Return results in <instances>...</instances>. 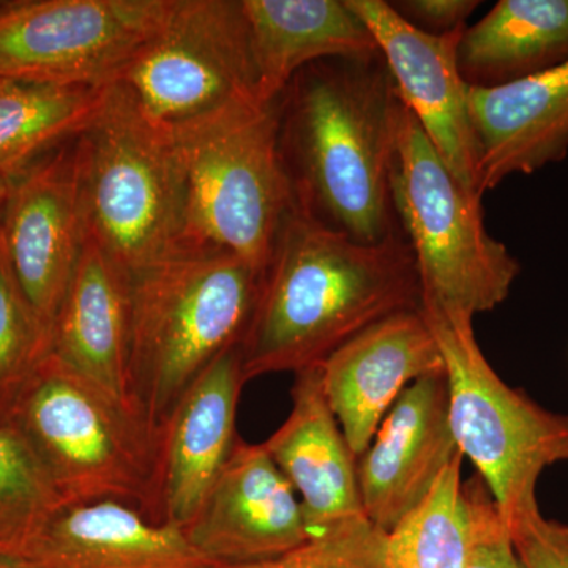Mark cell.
I'll list each match as a JSON object with an SVG mask.
<instances>
[{"instance_id":"1","label":"cell","mask_w":568,"mask_h":568,"mask_svg":"<svg viewBox=\"0 0 568 568\" xmlns=\"http://www.w3.org/2000/svg\"><path fill=\"white\" fill-rule=\"evenodd\" d=\"M418 308L420 278L402 231L364 244L295 204L241 343L245 381L316 368L369 325Z\"/></svg>"},{"instance_id":"2","label":"cell","mask_w":568,"mask_h":568,"mask_svg":"<svg viewBox=\"0 0 568 568\" xmlns=\"http://www.w3.org/2000/svg\"><path fill=\"white\" fill-rule=\"evenodd\" d=\"M403 102L381 54L313 63L280 100L295 203L364 244L398 230L390 178Z\"/></svg>"},{"instance_id":"3","label":"cell","mask_w":568,"mask_h":568,"mask_svg":"<svg viewBox=\"0 0 568 568\" xmlns=\"http://www.w3.org/2000/svg\"><path fill=\"white\" fill-rule=\"evenodd\" d=\"M260 283L241 257L192 248L130 276V402L155 435L194 381L241 345Z\"/></svg>"},{"instance_id":"4","label":"cell","mask_w":568,"mask_h":568,"mask_svg":"<svg viewBox=\"0 0 568 568\" xmlns=\"http://www.w3.org/2000/svg\"><path fill=\"white\" fill-rule=\"evenodd\" d=\"M9 424L63 504L115 500L160 523V439L133 409L48 355Z\"/></svg>"},{"instance_id":"5","label":"cell","mask_w":568,"mask_h":568,"mask_svg":"<svg viewBox=\"0 0 568 568\" xmlns=\"http://www.w3.org/2000/svg\"><path fill=\"white\" fill-rule=\"evenodd\" d=\"M390 194L416 260L422 305L474 320L507 301L521 265L488 233L481 197L452 174L405 104Z\"/></svg>"},{"instance_id":"6","label":"cell","mask_w":568,"mask_h":568,"mask_svg":"<svg viewBox=\"0 0 568 568\" xmlns=\"http://www.w3.org/2000/svg\"><path fill=\"white\" fill-rule=\"evenodd\" d=\"M77 151L85 235L130 276L178 252L185 171L175 141L110 85Z\"/></svg>"},{"instance_id":"7","label":"cell","mask_w":568,"mask_h":568,"mask_svg":"<svg viewBox=\"0 0 568 568\" xmlns=\"http://www.w3.org/2000/svg\"><path fill=\"white\" fill-rule=\"evenodd\" d=\"M280 100L246 104L175 141L185 171L179 248L234 254L263 275L297 204L280 144Z\"/></svg>"},{"instance_id":"8","label":"cell","mask_w":568,"mask_h":568,"mask_svg":"<svg viewBox=\"0 0 568 568\" xmlns=\"http://www.w3.org/2000/svg\"><path fill=\"white\" fill-rule=\"evenodd\" d=\"M422 313L443 354L459 452L477 467L510 530L540 511L537 481L545 467L558 463L568 414L545 409L500 379L477 343L473 317L425 305Z\"/></svg>"},{"instance_id":"9","label":"cell","mask_w":568,"mask_h":568,"mask_svg":"<svg viewBox=\"0 0 568 568\" xmlns=\"http://www.w3.org/2000/svg\"><path fill=\"white\" fill-rule=\"evenodd\" d=\"M111 88L174 141L261 102L241 0H170Z\"/></svg>"},{"instance_id":"10","label":"cell","mask_w":568,"mask_h":568,"mask_svg":"<svg viewBox=\"0 0 568 568\" xmlns=\"http://www.w3.org/2000/svg\"><path fill=\"white\" fill-rule=\"evenodd\" d=\"M170 0H11L0 10V78L110 88Z\"/></svg>"},{"instance_id":"11","label":"cell","mask_w":568,"mask_h":568,"mask_svg":"<svg viewBox=\"0 0 568 568\" xmlns=\"http://www.w3.org/2000/svg\"><path fill=\"white\" fill-rule=\"evenodd\" d=\"M84 242L73 140L14 179L0 212V257L50 336Z\"/></svg>"},{"instance_id":"12","label":"cell","mask_w":568,"mask_h":568,"mask_svg":"<svg viewBox=\"0 0 568 568\" xmlns=\"http://www.w3.org/2000/svg\"><path fill=\"white\" fill-rule=\"evenodd\" d=\"M347 3L375 37L399 100L413 112L452 174L465 189L478 194L469 84L458 63L459 39L466 28L425 32L384 0Z\"/></svg>"},{"instance_id":"13","label":"cell","mask_w":568,"mask_h":568,"mask_svg":"<svg viewBox=\"0 0 568 568\" xmlns=\"http://www.w3.org/2000/svg\"><path fill=\"white\" fill-rule=\"evenodd\" d=\"M211 566H246L310 540L304 510L263 444L237 437L203 506L182 529Z\"/></svg>"},{"instance_id":"14","label":"cell","mask_w":568,"mask_h":568,"mask_svg":"<svg viewBox=\"0 0 568 568\" xmlns=\"http://www.w3.org/2000/svg\"><path fill=\"white\" fill-rule=\"evenodd\" d=\"M294 376L290 416L263 446L301 500L310 537L381 532L366 517L357 458L325 398L320 366Z\"/></svg>"},{"instance_id":"15","label":"cell","mask_w":568,"mask_h":568,"mask_svg":"<svg viewBox=\"0 0 568 568\" xmlns=\"http://www.w3.org/2000/svg\"><path fill=\"white\" fill-rule=\"evenodd\" d=\"M459 454L443 369L420 377L399 395L357 458L358 489L372 525L387 534Z\"/></svg>"},{"instance_id":"16","label":"cell","mask_w":568,"mask_h":568,"mask_svg":"<svg viewBox=\"0 0 568 568\" xmlns=\"http://www.w3.org/2000/svg\"><path fill=\"white\" fill-rule=\"evenodd\" d=\"M443 369L422 308L377 321L325 358L320 365L325 398L355 458L368 448L399 395Z\"/></svg>"},{"instance_id":"17","label":"cell","mask_w":568,"mask_h":568,"mask_svg":"<svg viewBox=\"0 0 568 568\" xmlns=\"http://www.w3.org/2000/svg\"><path fill=\"white\" fill-rule=\"evenodd\" d=\"M246 384L241 345L220 355L182 396L160 439V521L183 529L203 506L231 452Z\"/></svg>"},{"instance_id":"18","label":"cell","mask_w":568,"mask_h":568,"mask_svg":"<svg viewBox=\"0 0 568 568\" xmlns=\"http://www.w3.org/2000/svg\"><path fill=\"white\" fill-rule=\"evenodd\" d=\"M480 196L510 175H530L568 155V61L523 80L469 85Z\"/></svg>"},{"instance_id":"19","label":"cell","mask_w":568,"mask_h":568,"mask_svg":"<svg viewBox=\"0 0 568 568\" xmlns=\"http://www.w3.org/2000/svg\"><path fill=\"white\" fill-rule=\"evenodd\" d=\"M50 354L133 409L129 386L130 275L88 235L52 325Z\"/></svg>"},{"instance_id":"20","label":"cell","mask_w":568,"mask_h":568,"mask_svg":"<svg viewBox=\"0 0 568 568\" xmlns=\"http://www.w3.org/2000/svg\"><path fill=\"white\" fill-rule=\"evenodd\" d=\"M257 97L282 99L306 67L379 54L375 37L347 0H241Z\"/></svg>"},{"instance_id":"21","label":"cell","mask_w":568,"mask_h":568,"mask_svg":"<svg viewBox=\"0 0 568 568\" xmlns=\"http://www.w3.org/2000/svg\"><path fill=\"white\" fill-rule=\"evenodd\" d=\"M31 559L40 568L212 567L182 529L115 500L59 508Z\"/></svg>"},{"instance_id":"22","label":"cell","mask_w":568,"mask_h":568,"mask_svg":"<svg viewBox=\"0 0 568 568\" xmlns=\"http://www.w3.org/2000/svg\"><path fill=\"white\" fill-rule=\"evenodd\" d=\"M568 61V0H500L462 33L458 63L469 85L495 88Z\"/></svg>"},{"instance_id":"23","label":"cell","mask_w":568,"mask_h":568,"mask_svg":"<svg viewBox=\"0 0 568 568\" xmlns=\"http://www.w3.org/2000/svg\"><path fill=\"white\" fill-rule=\"evenodd\" d=\"M106 89L0 78V181L13 182L93 121Z\"/></svg>"},{"instance_id":"24","label":"cell","mask_w":568,"mask_h":568,"mask_svg":"<svg viewBox=\"0 0 568 568\" xmlns=\"http://www.w3.org/2000/svg\"><path fill=\"white\" fill-rule=\"evenodd\" d=\"M463 455L443 470L428 495L384 537L386 568H465L473 525L462 480Z\"/></svg>"},{"instance_id":"25","label":"cell","mask_w":568,"mask_h":568,"mask_svg":"<svg viewBox=\"0 0 568 568\" xmlns=\"http://www.w3.org/2000/svg\"><path fill=\"white\" fill-rule=\"evenodd\" d=\"M63 504L20 433L0 424V558L31 559Z\"/></svg>"},{"instance_id":"26","label":"cell","mask_w":568,"mask_h":568,"mask_svg":"<svg viewBox=\"0 0 568 568\" xmlns=\"http://www.w3.org/2000/svg\"><path fill=\"white\" fill-rule=\"evenodd\" d=\"M50 353V334L33 316L0 257V424H9L26 387Z\"/></svg>"},{"instance_id":"27","label":"cell","mask_w":568,"mask_h":568,"mask_svg":"<svg viewBox=\"0 0 568 568\" xmlns=\"http://www.w3.org/2000/svg\"><path fill=\"white\" fill-rule=\"evenodd\" d=\"M384 537V532L369 536L313 537L302 547L276 559L246 566L204 568H386Z\"/></svg>"},{"instance_id":"28","label":"cell","mask_w":568,"mask_h":568,"mask_svg":"<svg viewBox=\"0 0 568 568\" xmlns=\"http://www.w3.org/2000/svg\"><path fill=\"white\" fill-rule=\"evenodd\" d=\"M463 488L473 525V547L465 568H525L485 481L476 474Z\"/></svg>"},{"instance_id":"29","label":"cell","mask_w":568,"mask_h":568,"mask_svg":"<svg viewBox=\"0 0 568 568\" xmlns=\"http://www.w3.org/2000/svg\"><path fill=\"white\" fill-rule=\"evenodd\" d=\"M508 532L525 568H568V525L538 511Z\"/></svg>"},{"instance_id":"30","label":"cell","mask_w":568,"mask_h":568,"mask_svg":"<svg viewBox=\"0 0 568 568\" xmlns=\"http://www.w3.org/2000/svg\"><path fill=\"white\" fill-rule=\"evenodd\" d=\"M392 7L410 24L425 32L446 33L466 28L477 0H406Z\"/></svg>"},{"instance_id":"31","label":"cell","mask_w":568,"mask_h":568,"mask_svg":"<svg viewBox=\"0 0 568 568\" xmlns=\"http://www.w3.org/2000/svg\"><path fill=\"white\" fill-rule=\"evenodd\" d=\"M0 568H40L32 559L0 558Z\"/></svg>"},{"instance_id":"32","label":"cell","mask_w":568,"mask_h":568,"mask_svg":"<svg viewBox=\"0 0 568 568\" xmlns=\"http://www.w3.org/2000/svg\"><path fill=\"white\" fill-rule=\"evenodd\" d=\"M10 183L0 181V212H2L3 204H6L7 196H9Z\"/></svg>"},{"instance_id":"33","label":"cell","mask_w":568,"mask_h":568,"mask_svg":"<svg viewBox=\"0 0 568 568\" xmlns=\"http://www.w3.org/2000/svg\"><path fill=\"white\" fill-rule=\"evenodd\" d=\"M559 462H568V439L559 448L558 463Z\"/></svg>"},{"instance_id":"34","label":"cell","mask_w":568,"mask_h":568,"mask_svg":"<svg viewBox=\"0 0 568 568\" xmlns=\"http://www.w3.org/2000/svg\"><path fill=\"white\" fill-rule=\"evenodd\" d=\"M6 3H7V2H0V10H2V9H3V7H6Z\"/></svg>"}]
</instances>
